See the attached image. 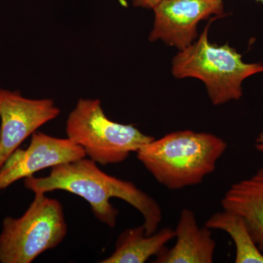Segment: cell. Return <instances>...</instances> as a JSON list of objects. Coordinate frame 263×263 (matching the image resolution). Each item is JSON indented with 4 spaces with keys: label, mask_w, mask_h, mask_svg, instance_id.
<instances>
[{
    "label": "cell",
    "mask_w": 263,
    "mask_h": 263,
    "mask_svg": "<svg viewBox=\"0 0 263 263\" xmlns=\"http://www.w3.org/2000/svg\"><path fill=\"white\" fill-rule=\"evenodd\" d=\"M209 25L198 41L181 50L173 60L172 73L176 79L194 78L202 81L213 105H222L243 96V81L263 72L262 63H246L229 45L209 41Z\"/></svg>",
    "instance_id": "obj_3"
},
{
    "label": "cell",
    "mask_w": 263,
    "mask_h": 263,
    "mask_svg": "<svg viewBox=\"0 0 263 263\" xmlns=\"http://www.w3.org/2000/svg\"><path fill=\"white\" fill-rule=\"evenodd\" d=\"M46 194L34 193L32 203L21 217L3 220L0 262H32L65 239L67 224L63 207Z\"/></svg>",
    "instance_id": "obj_5"
},
{
    "label": "cell",
    "mask_w": 263,
    "mask_h": 263,
    "mask_svg": "<svg viewBox=\"0 0 263 263\" xmlns=\"http://www.w3.org/2000/svg\"><path fill=\"white\" fill-rule=\"evenodd\" d=\"M223 209L240 214L263 254V167L233 183L221 201Z\"/></svg>",
    "instance_id": "obj_10"
},
{
    "label": "cell",
    "mask_w": 263,
    "mask_h": 263,
    "mask_svg": "<svg viewBox=\"0 0 263 263\" xmlns=\"http://www.w3.org/2000/svg\"><path fill=\"white\" fill-rule=\"evenodd\" d=\"M205 227L226 232L234 242L235 263H263V254L256 245L247 223L240 214L223 209L211 216Z\"/></svg>",
    "instance_id": "obj_12"
},
{
    "label": "cell",
    "mask_w": 263,
    "mask_h": 263,
    "mask_svg": "<svg viewBox=\"0 0 263 263\" xmlns=\"http://www.w3.org/2000/svg\"><path fill=\"white\" fill-rule=\"evenodd\" d=\"M174 230L170 228L146 235L143 224L124 230L118 237L113 253L100 263H143L157 256L174 239Z\"/></svg>",
    "instance_id": "obj_11"
},
{
    "label": "cell",
    "mask_w": 263,
    "mask_h": 263,
    "mask_svg": "<svg viewBox=\"0 0 263 263\" xmlns=\"http://www.w3.org/2000/svg\"><path fill=\"white\" fill-rule=\"evenodd\" d=\"M84 149L67 138L34 133L26 150H15L0 170V191L41 170L86 157Z\"/></svg>",
    "instance_id": "obj_8"
},
{
    "label": "cell",
    "mask_w": 263,
    "mask_h": 263,
    "mask_svg": "<svg viewBox=\"0 0 263 263\" xmlns=\"http://www.w3.org/2000/svg\"><path fill=\"white\" fill-rule=\"evenodd\" d=\"M67 138L80 146L86 156L102 165L124 162L155 138L133 125L119 124L104 113L100 100L80 99L69 114Z\"/></svg>",
    "instance_id": "obj_4"
},
{
    "label": "cell",
    "mask_w": 263,
    "mask_h": 263,
    "mask_svg": "<svg viewBox=\"0 0 263 263\" xmlns=\"http://www.w3.org/2000/svg\"><path fill=\"white\" fill-rule=\"evenodd\" d=\"M97 164L84 157L58 164L51 167L47 176L26 178L24 185L34 193L63 190L82 197L89 202L95 217L110 228H115L119 216L110 199H121L143 216L146 235L155 233L162 219L159 202L130 181L107 174Z\"/></svg>",
    "instance_id": "obj_1"
},
{
    "label": "cell",
    "mask_w": 263,
    "mask_h": 263,
    "mask_svg": "<svg viewBox=\"0 0 263 263\" xmlns=\"http://www.w3.org/2000/svg\"><path fill=\"white\" fill-rule=\"evenodd\" d=\"M176 243L157 254L155 263H212L216 241L212 230L200 228L193 211L183 209L174 230Z\"/></svg>",
    "instance_id": "obj_9"
},
{
    "label": "cell",
    "mask_w": 263,
    "mask_h": 263,
    "mask_svg": "<svg viewBox=\"0 0 263 263\" xmlns=\"http://www.w3.org/2000/svg\"><path fill=\"white\" fill-rule=\"evenodd\" d=\"M133 5L137 8L154 9L159 3L163 0H131Z\"/></svg>",
    "instance_id": "obj_13"
},
{
    "label": "cell",
    "mask_w": 263,
    "mask_h": 263,
    "mask_svg": "<svg viewBox=\"0 0 263 263\" xmlns=\"http://www.w3.org/2000/svg\"><path fill=\"white\" fill-rule=\"evenodd\" d=\"M257 2H259V3H262L263 4V0H257Z\"/></svg>",
    "instance_id": "obj_15"
},
{
    "label": "cell",
    "mask_w": 263,
    "mask_h": 263,
    "mask_svg": "<svg viewBox=\"0 0 263 263\" xmlns=\"http://www.w3.org/2000/svg\"><path fill=\"white\" fill-rule=\"evenodd\" d=\"M60 114L51 99L32 100L0 89V170L22 142Z\"/></svg>",
    "instance_id": "obj_6"
},
{
    "label": "cell",
    "mask_w": 263,
    "mask_h": 263,
    "mask_svg": "<svg viewBox=\"0 0 263 263\" xmlns=\"http://www.w3.org/2000/svg\"><path fill=\"white\" fill-rule=\"evenodd\" d=\"M227 148L224 140L211 133L181 130L155 138L136 154L157 182L179 190L201 183Z\"/></svg>",
    "instance_id": "obj_2"
},
{
    "label": "cell",
    "mask_w": 263,
    "mask_h": 263,
    "mask_svg": "<svg viewBox=\"0 0 263 263\" xmlns=\"http://www.w3.org/2000/svg\"><path fill=\"white\" fill-rule=\"evenodd\" d=\"M149 41H163L179 51L193 44L199 22L224 13L222 0H163L154 8Z\"/></svg>",
    "instance_id": "obj_7"
},
{
    "label": "cell",
    "mask_w": 263,
    "mask_h": 263,
    "mask_svg": "<svg viewBox=\"0 0 263 263\" xmlns=\"http://www.w3.org/2000/svg\"><path fill=\"white\" fill-rule=\"evenodd\" d=\"M254 147H255L257 151L263 154V132L259 133V136L256 138L255 142H254Z\"/></svg>",
    "instance_id": "obj_14"
}]
</instances>
